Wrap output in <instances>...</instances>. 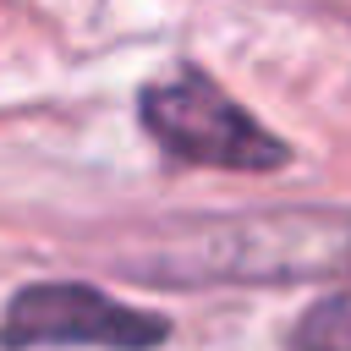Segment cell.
<instances>
[{
    "mask_svg": "<svg viewBox=\"0 0 351 351\" xmlns=\"http://www.w3.org/2000/svg\"><path fill=\"white\" fill-rule=\"evenodd\" d=\"M132 274L165 285H285V280H351V214L346 208H269L192 219L154 236Z\"/></svg>",
    "mask_w": 351,
    "mask_h": 351,
    "instance_id": "cell-1",
    "label": "cell"
},
{
    "mask_svg": "<svg viewBox=\"0 0 351 351\" xmlns=\"http://www.w3.org/2000/svg\"><path fill=\"white\" fill-rule=\"evenodd\" d=\"M137 121L181 165L247 170V176H269V170L291 165V143H280L252 110H241L197 66H181V71L148 82L137 93Z\"/></svg>",
    "mask_w": 351,
    "mask_h": 351,
    "instance_id": "cell-2",
    "label": "cell"
},
{
    "mask_svg": "<svg viewBox=\"0 0 351 351\" xmlns=\"http://www.w3.org/2000/svg\"><path fill=\"white\" fill-rule=\"evenodd\" d=\"M170 318L143 313L88 280H38L22 285L0 313V346L5 351H38V346H104V351H154L165 346Z\"/></svg>",
    "mask_w": 351,
    "mask_h": 351,
    "instance_id": "cell-3",
    "label": "cell"
},
{
    "mask_svg": "<svg viewBox=\"0 0 351 351\" xmlns=\"http://www.w3.org/2000/svg\"><path fill=\"white\" fill-rule=\"evenodd\" d=\"M291 351H351V285L324 291L291 329Z\"/></svg>",
    "mask_w": 351,
    "mask_h": 351,
    "instance_id": "cell-4",
    "label": "cell"
}]
</instances>
